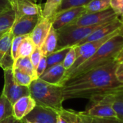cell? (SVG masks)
Wrapping results in <instances>:
<instances>
[{"mask_svg": "<svg viewBox=\"0 0 123 123\" xmlns=\"http://www.w3.org/2000/svg\"><path fill=\"white\" fill-rule=\"evenodd\" d=\"M115 74L117 80L120 83L123 84V61L121 63H118L116 68Z\"/></svg>", "mask_w": 123, "mask_h": 123, "instance_id": "36", "label": "cell"}, {"mask_svg": "<svg viewBox=\"0 0 123 123\" xmlns=\"http://www.w3.org/2000/svg\"><path fill=\"white\" fill-rule=\"evenodd\" d=\"M58 43V35L56 30L51 27L48 36L46 37L42 47L40 48L43 55L48 56L56 50Z\"/></svg>", "mask_w": 123, "mask_h": 123, "instance_id": "18", "label": "cell"}, {"mask_svg": "<svg viewBox=\"0 0 123 123\" xmlns=\"http://www.w3.org/2000/svg\"><path fill=\"white\" fill-rule=\"evenodd\" d=\"M62 0H47L42 9V17L51 19L56 14Z\"/></svg>", "mask_w": 123, "mask_h": 123, "instance_id": "23", "label": "cell"}, {"mask_svg": "<svg viewBox=\"0 0 123 123\" xmlns=\"http://www.w3.org/2000/svg\"><path fill=\"white\" fill-rule=\"evenodd\" d=\"M86 13L85 6L68 9L55 14L51 19L52 26L55 30L72 25L81 16Z\"/></svg>", "mask_w": 123, "mask_h": 123, "instance_id": "9", "label": "cell"}, {"mask_svg": "<svg viewBox=\"0 0 123 123\" xmlns=\"http://www.w3.org/2000/svg\"><path fill=\"white\" fill-rule=\"evenodd\" d=\"M14 68H17L21 71L30 75L32 76L34 80L38 79L36 74L35 69L33 67V65L31 62L30 56L28 57H19L14 61L13 64Z\"/></svg>", "mask_w": 123, "mask_h": 123, "instance_id": "19", "label": "cell"}, {"mask_svg": "<svg viewBox=\"0 0 123 123\" xmlns=\"http://www.w3.org/2000/svg\"><path fill=\"white\" fill-rule=\"evenodd\" d=\"M0 123H25L23 120H19L17 118H15L14 116L9 117L3 120H1Z\"/></svg>", "mask_w": 123, "mask_h": 123, "instance_id": "38", "label": "cell"}, {"mask_svg": "<svg viewBox=\"0 0 123 123\" xmlns=\"http://www.w3.org/2000/svg\"><path fill=\"white\" fill-rule=\"evenodd\" d=\"M118 30L117 31H115V32H113V33H112V34L107 35V37L102 38L100 40L92 41V42H88V43H83V44L79 45L74 46L75 48V50H76V59L74 65L69 69H68L66 71L64 77L66 75H68V74H70L71 72H72L73 71H74L76 68L79 67L81 64H83L84 62H86L88 59H89L105 42H107L109 39H110L114 35L118 34Z\"/></svg>", "mask_w": 123, "mask_h": 123, "instance_id": "6", "label": "cell"}, {"mask_svg": "<svg viewBox=\"0 0 123 123\" xmlns=\"http://www.w3.org/2000/svg\"><path fill=\"white\" fill-rule=\"evenodd\" d=\"M30 95L37 105L53 109L57 112L61 110L64 101L62 86L52 84L41 80L35 79L29 86Z\"/></svg>", "mask_w": 123, "mask_h": 123, "instance_id": "3", "label": "cell"}, {"mask_svg": "<svg viewBox=\"0 0 123 123\" xmlns=\"http://www.w3.org/2000/svg\"><path fill=\"white\" fill-rule=\"evenodd\" d=\"M122 25H123V23L121 22L119 18H117L111 22H107L104 24L103 25H102L101 27H98L97 30H95L92 34H90L87 37L83 40L77 45H81L85 43L95 41V40H98L102 38H104L107 37V35L117 31L119 28L121 27Z\"/></svg>", "mask_w": 123, "mask_h": 123, "instance_id": "14", "label": "cell"}, {"mask_svg": "<svg viewBox=\"0 0 123 123\" xmlns=\"http://www.w3.org/2000/svg\"><path fill=\"white\" fill-rule=\"evenodd\" d=\"M85 112L96 118L117 117L115 111L112 90L91 97Z\"/></svg>", "mask_w": 123, "mask_h": 123, "instance_id": "5", "label": "cell"}, {"mask_svg": "<svg viewBox=\"0 0 123 123\" xmlns=\"http://www.w3.org/2000/svg\"><path fill=\"white\" fill-rule=\"evenodd\" d=\"M13 68V74H14V78L16 81V82L20 85L29 86L32 81L34 80V79L30 76V75L21 71L20 70L17 68Z\"/></svg>", "mask_w": 123, "mask_h": 123, "instance_id": "28", "label": "cell"}, {"mask_svg": "<svg viewBox=\"0 0 123 123\" xmlns=\"http://www.w3.org/2000/svg\"><path fill=\"white\" fill-rule=\"evenodd\" d=\"M69 49L70 48H64L60 50H55L51 54H50L49 55H48L46 57L47 58V68L46 69L55 65L62 63Z\"/></svg>", "mask_w": 123, "mask_h": 123, "instance_id": "22", "label": "cell"}, {"mask_svg": "<svg viewBox=\"0 0 123 123\" xmlns=\"http://www.w3.org/2000/svg\"><path fill=\"white\" fill-rule=\"evenodd\" d=\"M118 35H120L123 37V25L121 26V27L118 30Z\"/></svg>", "mask_w": 123, "mask_h": 123, "instance_id": "40", "label": "cell"}, {"mask_svg": "<svg viewBox=\"0 0 123 123\" xmlns=\"http://www.w3.org/2000/svg\"><path fill=\"white\" fill-rule=\"evenodd\" d=\"M111 0H92L85 6L86 13L99 12L110 7Z\"/></svg>", "mask_w": 123, "mask_h": 123, "instance_id": "26", "label": "cell"}, {"mask_svg": "<svg viewBox=\"0 0 123 123\" xmlns=\"http://www.w3.org/2000/svg\"><path fill=\"white\" fill-rule=\"evenodd\" d=\"M66 71L63 64L59 63L46 69L39 78L45 82L61 86Z\"/></svg>", "mask_w": 123, "mask_h": 123, "instance_id": "17", "label": "cell"}, {"mask_svg": "<svg viewBox=\"0 0 123 123\" xmlns=\"http://www.w3.org/2000/svg\"><path fill=\"white\" fill-rule=\"evenodd\" d=\"M58 115V112L57 111L36 105L23 120L35 123H56Z\"/></svg>", "mask_w": 123, "mask_h": 123, "instance_id": "10", "label": "cell"}, {"mask_svg": "<svg viewBox=\"0 0 123 123\" xmlns=\"http://www.w3.org/2000/svg\"><path fill=\"white\" fill-rule=\"evenodd\" d=\"M51 27V19L44 18L43 17L40 18L37 24L36 25L32 32L29 35L37 48H40L42 47Z\"/></svg>", "mask_w": 123, "mask_h": 123, "instance_id": "15", "label": "cell"}, {"mask_svg": "<svg viewBox=\"0 0 123 123\" xmlns=\"http://www.w3.org/2000/svg\"><path fill=\"white\" fill-rule=\"evenodd\" d=\"M11 116H14L13 105L1 93L0 95V122Z\"/></svg>", "mask_w": 123, "mask_h": 123, "instance_id": "25", "label": "cell"}, {"mask_svg": "<svg viewBox=\"0 0 123 123\" xmlns=\"http://www.w3.org/2000/svg\"><path fill=\"white\" fill-rule=\"evenodd\" d=\"M115 60L117 61V63H121L123 61V48L122 49V50L120 52V53L117 55V56L116 57Z\"/></svg>", "mask_w": 123, "mask_h": 123, "instance_id": "39", "label": "cell"}, {"mask_svg": "<svg viewBox=\"0 0 123 123\" xmlns=\"http://www.w3.org/2000/svg\"><path fill=\"white\" fill-rule=\"evenodd\" d=\"M110 7L113 9L118 18L123 16V0H111Z\"/></svg>", "mask_w": 123, "mask_h": 123, "instance_id": "31", "label": "cell"}, {"mask_svg": "<svg viewBox=\"0 0 123 123\" xmlns=\"http://www.w3.org/2000/svg\"><path fill=\"white\" fill-rule=\"evenodd\" d=\"M41 17L42 15L40 14L25 15L15 19V22L12 27L13 36L17 37L30 35Z\"/></svg>", "mask_w": 123, "mask_h": 123, "instance_id": "11", "label": "cell"}, {"mask_svg": "<svg viewBox=\"0 0 123 123\" xmlns=\"http://www.w3.org/2000/svg\"><path fill=\"white\" fill-rule=\"evenodd\" d=\"M15 22V12L13 9L3 11L0 13V33L10 30Z\"/></svg>", "mask_w": 123, "mask_h": 123, "instance_id": "20", "label": "cell"}, {"mask_svg": "<svg viewBox=\"0 0 123 123\" xmlns=\"http://www.w3.org/2000/svg\"><path fill=\"white\" fill-rule=\"evenodd\" d=\"M46 68H47V58L46 56L43 55L36 68V74L37 78H39L45 71Z\"/></svg>", "mask_w": 123, "mask_h": 123, "instance_id": "33", "label": "cell"}, {"mask_svg": "<svg viewBox=\"0 0 123 123\" xmlns=\"http://www.w3.org/2000/svg\"><path fill=\"white\" fill-rule=\"evenodd\" d=\"M117 18H118L117 16L116 15L113 9L110 7L106 10L99 12L85 13L71 25L77 27L93 26L105 24L111 22Z\"/></svg>", "mask_w": 123, "mask_h": 123, "instance_id": "8", "label": "cell"}, {"mask_svg": "<svg viewBox=\"0 0 123 123\" xmlns=\"http://www.w3.org/2000/svg\"><path fill=\"white\" fill-rule=\"evenodd\" d=\"M36 45L32 40L30 35L25 36L22 41L18 50V56L19 57H28L30 56L32 52L36 48Z\"/></svg>", "mask_w": 123, "mask_h": 123, "instance_id": "24", "label": "cell"}, {"mask_svg": "<svg viewBox=\"0 0 123 123\" xmlns=\"http://www.w3.org/2000/svg\"><path fill=\"white\" fill-rule=\"evenodd\" d=\"M103 25L104 24L85 27L68 25L56 30L58 35V43L55 50L77 45L95 30Z\"/></svg>", "mask_w": 123, "mask_h": 123, "instance_id": "4", "label": "cell"}, {"mask_svg": "<svg viewBox=\"0 0 123 123\" xmlns=\"http://www.w3.org/2000/svg\"><path fill=\"white\" fill-rule=\"evenodd\" d=\"M93 123H123V121L117 117H107V118L94 117Z\"/></svg>", "mask_w": 123, "mask_h": 123, "instance_id": "35", "label": "cell"}, {"mask_svg": "<svg viewBox=\"0 0 123 123\" xmlns=\"http://www.w3.org/2000/svg\"><path fill=\"white\" fill-rule=\"evenodd\" d=\"M35 106V101L30 95L22 97L13 105L14 117L19 120H22Z\"/></svg>", "mask_w": 123, "mask_h": 123, "instance_id": "16", "label": "cell"}, {"mask_svg": "<svg viewBox=\"0 0 123 123\" xmlns=\"http://www.w3.org/2000/svg\"><path fill=\"white\" fill-rule=\"evenodd\" d=\"M76 59V50L74 47H71L69 50L68 51L67 54L65 56V58L62 63L63 67L65 68V69L67 71L68 69H69L74 63Z\"/></svg>", "mask_w": 123, "mask_h": 123, "instance_id": "29", "label": "cell"}, {"mask_svg": "<svg viewBox=\"0 0 123 123\" xmlns=\"http://www.w3.org/2000/svg\"><path fill=\"white\" fill-rule=\"evenodd\" d=\"M9 9H12L11 0H0V11L3 12Z\"/></svg>", "mask_w": 123, "mask_h": 123, "instance_id": "37", "label": "cell"}, {"mask_svg": "<svg viewBox=\"0 0 123 123\" xmlns=\"http://www.w3.org/2000/svg\"><path fill=\"white\" fill-rule=\"evenodd\" d=\"M24 121V120H23ZM24 123H31V122H26V121H24Z\"/></svg>", "mask_w": 123, "mask_h": 123, "instance_id": "42", "label": "cell"}, {"mask_svg": "<svg viewBox=\"0 0 123 123\" xmlns=\"http://www.w3.org/2000/svg\"><path fill=\"white\" fill-rule=\"evenodd\" d=\"M11 3L15 12V19L25 15H42V7L36 0H11Z\"/></svg>", "mask_w": 123, "mask_h": 123, "instance_id": "13", "label": "cell"}, {"mask_svg": "<svg viewBox=\"0 0 123 123\" xmlns=\"http://www.w3.org/2000/svg\"><path fill=\"white\" fill-rule=\"evenodd\" d=\"M123 48V37L118 34L114 35L105 42L89 59H88L74 71L66 75L63 78L61 86L66 81L71 78L115 60Z\"/></svg>", "mask_w": 123, "mask_h": 123, "instance_id": "2", "label": "cell"}, {"mask_svg": "<svg viewBox=\"0 0 123 123\" xmlns=\"http://www.w3.org/2000/svg\"><path fill=\"white\" fill-rule=\"evenodd\" d=\"M13 38L12 29L4 33L0 38V67L3 70L13 68L14 61L11 53Z\"/></svg>", "mask_w": 123, "mask_h": 123, "instance_id": "12", "label": "cell"}, {"mask_svg": "<svg viewBox=\"0 0 123 123\" xmlns=\"http://www.w3.org/2000/svg\"><path fill=\"white\" fill-rule=\"evenodd\" d=\"M120 19V21H121V22L123 23V16L122 17H120V18H119Z\"/></svg>", "mask_w": 123, "mask_h": 123, "instance_id": "41", "label": "cell"}, {"mask_svg": "<svg viewBox=\"0 0 123 123\" xmlns=\"http://www.w3.org/2000/svg\"><path fill=\"white\" fill-rule=\"evenodd\" d=\"M5 33H6V32H5ZM4 34V33H0V38L1 37V36H2V35H3Z\"/></svg>", "mask_w": 123, "mask_h": 123, "instance_id": "43", "label": "cell"}, {"mask_svg": "<svg viewBox=\"0 0 123 123\" xmlns=\"http://www.w3.org/2000/svg\"><path fill=\"white\" fill-rule=\"evenodd\" d=\"M91 1H92V0H62V2L58 8V9L57 10L56 14L58 12H61L62 11L68 9L85 6Z\"/></svg>", "mask_w": 123, "mask_h": 123, "instance_id": "27", "label": "cell"}, {"mask_svg": "<svg viewBox=\"0 0 123 123\" xmlns=\"http://www.w3.org/2000/svg\"><path fill=\"white\" fill-rule=\"evenodd\" d=\"M43 55V53H42L41 49L40 48H36L35 49V50L32 52V53L31 54V55L30 56V60H31V62H32V63L33 65V67L35 69V71H36L37 66L40 61L41 60Z\"/></svg>", "mask_w": 123, "mask_h": 123, "instance_id": "32", "label": "cell"}, {"mask_svg": "<svg viewBox=\"0 0 123 123\" xmlns=\"http://www.w3.org/2000/svg\"><path fill=\"white\" fill-rule=\"evenodd\" d=\"M117 64L115 59L66 81L62 85L64 101L90 99L122 86L115 74Z\"/></svg>", "mask_w": 123, "mask_h": 123, "instance_id": "1", "label": "cell"}, {"mask_svg": "<svg viewBox=\"0 0 123 123\" xmlns=\"http://www.w3.org/2000/svg\"><path fill=\"white\" fill-rule=\"evenodd\" d=\"M25 36H27V35L17 36V37H14V38H13V40L12 43V47H11V53H12V57L14 61V63L19 58V56H18L19 48L20 46L22 41L25 37Z\"/></svg>", "mask_w": 123, "mask_h": 123, "instance_id": "30", "label": "cell"}, {"mask_svg": "<svg viewBox=\"0 0 123 123\" xmlns=\"http://www.w3.org/2000/svg\"><path fill=\"white\" fill-rule=\"evenodd\" d=\"M1 12H1V11H0V13H1Z\"/></svg>", "mask_w": 123, "mask_h": 123, "instance_id": "44", "label": "cell"}, {"mask_svg": "<svg viewBox=\"0 0 123 123\" xmlns=\"http://www.w3.org/2000/svg\"><path fill=\"white\" fill-rule=\"evenodd\" d=\"M114 95V109L117 118L123 121V84L112 90Z\"/></svg>", "mask_w": 123, "mask_h": 123, "instance_id": "21", "label": "cell"}, {"mask_svg": "<svg viewBox=\"0 0 123 123\" xmlns=\"http://www.w3.org/2000/svg\"><path fill=\"white\" fill-rule=\"evenodd\" d=\"M94 117L86 114L85 112H78L77 123H93Z\"/></svg>", "mask_w": 123, "mask_h": 123, "instance_id": "34", "label": "cell"}, {"mask_svg": "<svg viewBox=\"0 0 123 123\" xmlns=\"http://www.w3.org/2000/svg\"><path fill=\"white\" fill-rule=\"evenodd\" d=\"M4 84L2 94L14 105L22 97L30 95L29 86H25L17 84L14 78L13 68L4 70Z\"/></svg>", "mask_w": 123, "mask_h": 123, "instance_id": "7", "label": "cell"}]
</instances>
